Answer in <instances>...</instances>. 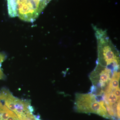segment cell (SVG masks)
<instances>
[{"instance_id": "obj_5", "label": "cell", "mask_w": 120, "mask_h": 120, "mask_svg": "<svg viewBox=\"0 0 120 120\" xmlns=\"http://www.w3.org/2000/svg\"><path fill=\"white\" fill-rule=\"evenodd\" d=\"M8 13L11 17L17 16L16 10V0H7Z\"/></svg>"}, {"instance_id": "obj_6", "label": "cell", "mask_w": 120, "mask_h": 120, "mask_svg": "<svg viewBox=\"0 0 120 120\" xmlns=\"http://www.w3.org/2000/svg\"><path fill=\"white\" fill-rule=\"evenodd\" d=\"M6 58V56L4 53H0V79H3L5 78V75L2 71L1 66L2 62L4 61Z\"/></svg>"}, {"instance_id": "obj_3", "label": "cell", "mask_w": 120, "mask_h": 120, "mask_svg": "<svg viewBox=\"0 0 120 120\" xmlns=\"http://www.w3.org/2000/svg\"><path fill=\"white\" fill-rule=\"evenodd\" d=\"M113 71L112 69L102 66L97 62L96 67L90 75L93 85L91 92H95L94 94L95 95H101L108 86Z\"/></svg>"}, {"instance_id": "obj_4", "label": "cell", "mask_w": 120, "mask_h": 120, "mask_svg": "<svg viewBox=\"0 0 120 120\" xmlns=\"http://www.w3.org/2000/svg\"><path fill=\"white\" fill-rule=\"evenodd\" d=\"M120 71H113L112 79L110 80L108 86L105 90H113L117 88H120Z\"/></svg>"}, {"instance_id": "obj_2", "label": "cell", "mask_w": 120, "mask_h": 120, "mask_svg": "<svg viewBox=\"0 0 120 120\" xmlns=\"http://www.w3.org/2000/svg\"><path fill=\"white\" fill-rule=\"evenodd\" d=\"M75 108L78 112L95 114L103 118L111 120L103 98L99 100L97 95L91 93H76Z\"/></svg>"}, {"instance_id": "obj_1", "label": "cell", "mask_w": 120, "mask_h": 120, "mask_svg": "<svg viewBox=\"0 0 120 120\" xmlns=\"http://www.w3.org/2000/svg\"><path fill=\"white\" fill-rule=\"evenodd\" d=\"M92 27L98 44L97 63L112 71H119L120 54L118 50L110 40L106 30L94 25Z\"/></svg>"}]
</instances>
